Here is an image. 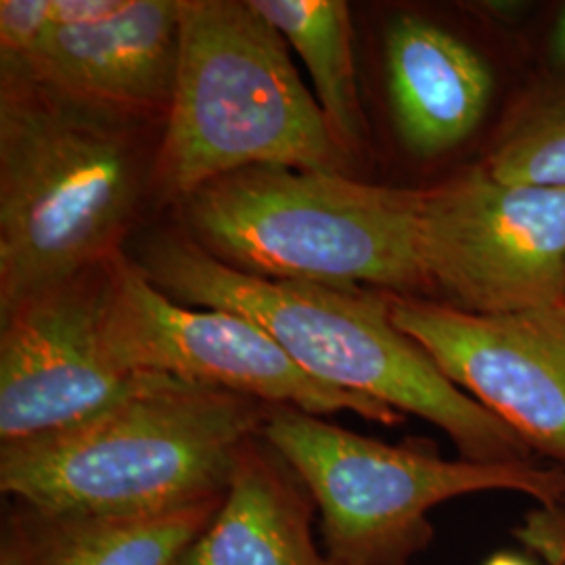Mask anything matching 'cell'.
I'll return each mask as SVG.
<instances>
[{
  "mask_svg": "<svg viewBox=\"0 0 565 565\" xmlns=\"http://www.w3.org/2000/svg\"><path fill=\"white\" fill-rule=\"evenodd\" d=\"M55 30L51 0L0 2V63H25Z\"/></svg>",
  "mask_w": 565,
  "mask_h": 565,
  "instance_id": "obj_17",
  "label": "cell"
},
{
  "mask_svg": "<svg viewBox=\"0 0 565 565\" xmlns=\"http://www.w3.org/2000/svg\"><path fill=\"white\" fill-rule=\"evenodd\" d=\"M564 503H565V501H564Z\"/></svg>",
  "mask_w": 565,
  "mask_h": 565,
  "instance_id": "obj_24",
  "label": "cell"
},
{
  "mask_svg": "<svg viewBox=\"0 0 565 565\" xmlns=\"http://www.w3.org/2000/svg\"><path fill=\"white\" fill-rule=\"evenodd\" d=\"M57 28L102 23L118 15L128 0H51Z\"/></svg>",
  "mask_w": 565,
  "mask_h": 565,
  "instance_id": "obj_19",
  "label": "cell"
},
{
  "mask_svg": "<svg viewBox=\"0 0 565 565\" xmlns=\"http://www.w3.org/2000/svg\"><path fill=\"white\" fill-rule=\"evenodd\" d=\"M482 565H534L522 553L515 551H499L494 555H490Z\"/></svg>",
  "mask_w": 565,
  "mask_h": 565,
  "instance_id": "obj_21",
  "label": "cell"
},
{
  "mask_svg": "<svg viewBox=\"0 0 565 565\" xmlns=\"http://www.w3.org/2000/svg\"><path fill=\"white\" fill-rule=\"evenodd\" d=\"M118 256L44 285L0 312L2 445L84 424L120 403L151 375L124 371L105 340V312Z\"/></svg>",
  "mask_w": 565,
  "mask_h": 565,
  "instance_id": "obj_9",
  "label": "cell"
},
{
  "mask_svg": "<svg viewBox=\"0 0 565 565\" xmlns=\"http://www.w3.org/2000/svg\"><path fill=\"white\" fill-rule=\"evenodd\" d=\"M263 438L308 488L324 551L340 565H408L434 539L429 511L480 492L565 501V471L448 461L427 445H385L298 408L273 406Z\"/></svg>",
  "mask_w": 565,
  "mask_h": 565,
  "instance_id": "obj_6",
  "label": "cell"
},
{
  "mask_svg": "<svg viewBox=\"0 0 565 565\" xmlns=\"http://www.w3.org/2000/svg\"><path fill=\"white\" fill-rule=\"evenodd\" d=\"M105 340L128 373L168 375L319 417L348 411L375 424H403L404 415L387 404L310 377L242 315L170 300L126 254L114 263Z\"/></svg>",
  "mask_w": 565,
  "mask_h": 565,
  "instance_id": "obj_8",
  "label": "cell"
},
{
  "mask_svg": "<svg viewBox=\"0 0 565 565\" xmlns=\"http://www.w3.org/2000/svg\"><path fill=\"white\" fill-rule=\"evenodd\" d=\"M223 499L151 515L42 513L23 507L4 545L18 565H182Z\"/></svg>",
  "mask_w": 565,
  "mask_h": 565,
  "instance_id": "obj_14",
  "label": "cell"
},
{
  "mask_svg": "<svg viewBox=\"0 0 565 565\" xmlns=\"http://www.w3.org/2000/svg\"><path fill=\"white\" fill-rule=\"evenodd\" d=\"M385 76L396 132L422 158L469 139L492 95L486 61L445 28L415 15L396 18L385 32Z\"/></svg>",
  "mask_w": 565,
  "mask_h": 565,
  "instance_id": "obj_12",
  "label": "cell"
},
{
  "mask_svg": "<svg viewBox=\"0 0 565 565\" xmlns=\"http://www.w3.org/2000/svg\"><path fill=\"white\" fill-rule=\"evenodd\" d=\"M315 501L263 436L243 446L223 503L182 565H340L312 534Z\"/></svg>",
  "mask_w": 565,
  "mask_h": 565,
  "instance_id": "obj_13",
  "label": "cell"
},
{
  "mask_svg": "<svg viewBox=\"0 0 565 565\" xmlns=\"http://www.w3.org/2000/svg\"><path fill=\"white\" fill-rule=\"evenodd\" d=\"M0 565H18L15 564V557L11 553V548L7 545H2V553H0Z\"/></svg>",
  "mask_w": 565,
  "mask_h": 565,
  "instance_id": "obj_23",
  "label": "cell"
},
{
  "mask_svg": "<svg viewBox=\"0 0 565 565\" xmlns=\"http://www.w3.org/2000/svg\"><path fill=\"white\" fill-rule=\"evenodd\" d=\"M303 61L324 124L348 160L364 142L352 53L350 7L342 0H249Z\"/></svg>",
  "mask_w": 565,
  "mask_h": 565,
  "instance_id": "obj_15",
  "label": "cell"
},
{
  "mask_svg": "<svg viewBox=\"0 0 565 565\" xmlns=\"http://www.w3.org/2000/svg\"><path fill=\"white\" fill-rule=\"evenodd\" d=\"M156 126L0 65V312L121 254Z\"/></svg>",
  "mask_w": 565,
  "mask_h": 565,
  "instance_id": "obj_1",
  "label": "cell"
},
{
  "mask_svg": "<svg viewBox=\"0 0 565 565\" xmlns=\"http://www.w3.org/2000/svg\"><path fill=\"white\" fill-rule=\"evenodd\" d=\"M419 202L422 189L260 166L207 182L177 207L189 239L245 275L431 300Z\"/></svg>",
  "mask_w": 565,
  "mask_h": 565,
  "instance_id": "obj_4",
  "label": "cell"
},
{
  "mask_svg": "<svg viewBox=\"0 0 565 565\" xmlns=\"http://www.w3.org/2000/svg\"><path fill=\"white\" fill-rule=\"evenodd\" d=\"M555 53H557V60L565 63V9L555 28Z\"/></svg>",
  "mask_w": 565,
  "mask_h": 565,
  "instance_id": "obj_22",
  "label": "cell"
},
{
  "mask_svg": "<svg viewBox=\"0 0 565 565\" xmlns=\"http://www.w3.org/2000/svg\"><path fill=\"white\" fill-rule=\"evenodd\" d=\"M482 166L507 184L565 189V99L511 132Z\"/></svg>",
  "mask_w": 565,
  "mask_h": 565,
  "instance_id": "obj_16",
  "label": "cell"
},
{
  "mask_svg": "<svg viewBox=\"0 0 565 565\" xmlns=\"http://www.w3.org/2000/svg\"><path fill=\"white\" fill-rule=\"evenodd\" d=\"M135 264L174 302L263 327L310 377L436 425L461 459L534 463L536 452L509 425L394 324L390 294L252 277L212 258L182 228L151 235Z\"/></svg>",
  "mask_w": 565,
  "mask_h": 565,
  "instance_id": "obj_2",
  "label": "cell"
},
{
  "mask_svg": "<svg viewBox=\"0 0 565 565\" xmlns=\"http://www.w3.org/2000/svg\"><path fill=\"white\" fill-rule=\"evenodd\" d=\"M390 315L452 384L565 471V350L539 324L392 294Z\"/></svg>",
  "mask_w": 565,
  "mask_h": 565,
  "instance_id": "obj_10",
  "label": "cell"
},
{
  "mask_svg": "<svg viewBox=\"0 0 565 565\" xmlns=\"http://www.w3.org/2000/svg\"><path fill=\"white\" fill-rule=\"evenodd\" d=\"M513 536L543 564L565 565V503L532 507Z\"/></svg>",
  "mask_w": 565,
  "mask_h": 565,
  "instance_id": "obj_18",
  "label": "cell"
},
{
  "mask_svg": "<svg viewBox=\"0 0 565 565\" xmlns=\"http://www.w3.org/2000/svg\"><path fill=\"white\" fill-rule=\"evenodd\" d=\"M181 60V0H128L102 23L57 28L20 67L63 90L163 126Z\"/></svg>",
  "mask_w": 565,
  "mask_h": 565,
  "instance_id": "obj_11",
  "label": "cell"
},
{
  "mask_svg": "<svg viewBox=\"0 0 565 565\" xmlns=\"http://www.w3.org/2000/svg\"><path fill=\"white\" fill-rule=\"evenodd\" d=\"M289 44L249 0H181V60L153 193L184 202L226 174L279 166L345 174Z\"/></svg>",
  "mask_w": 565,
  "mask_h": 565,
  "instance_id": "obj_5",
  "label": "cell"
},
{
  "mask_svg": "<svg viewBox=\"0 0 565 565\" xmlns=\"http://www.w3.org/2000/svg\"><path fill=\"white\" fill-rule=\"evenodd\" d=\"M525 317H530L553 342L562 345L565 350V306L539 312V315H525Z\"/></svg>",
  "mask_w": 565,
  "mask_h": 565,
  "instance_id": "obj_20",
  "label": "cell"
},
{
  "mask_svg": "<svg viewBox=\"0 0 565 565\" xmlns=\"http://www.w3.org/2000/svg\"><path fill=\"white\" fill-rule=\"evenodd\" d=\"M419 243L436 302L488 317L565 306V189L507 184L480 163L422 189Z\"/></svg>",
  "mask_w": 565,
  "mask_h": 565,
  "instance_id": "obj_7",
  "label": "cell"
},
{
  "mask_svg": "<svg viewBox=\"0 0 565 565\" xmlns=\"http://www.w3.org/2000/svg\"><path fill=\"white\" fill-rule=\"evenodd\" d=\"M270 404L147 375L97 417L0 446V490L42 513L151 515L223 499Z\"/></svg>",
  "mask_w": 565,
  "mask_h": 565,
  "instance_id": "obj_3",
  "label": "cell"
}]
</instances>
